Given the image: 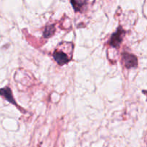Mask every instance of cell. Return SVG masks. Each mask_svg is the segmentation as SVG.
Segmentation results:
<instances>
[{"mask_svg":"<svg viewBox=\"0 0 147 147\" xmlns=\"http://www.w3.org/2000/svg\"><path fill=\"white\" fill-rule=\"evenodd\" d=\"M70 55L71 53H65L62 49H57L53 53V57L60 65H63L71 60Z\"/></svg>","mask_w":147,"mask_h":147,"instance_id":"obj_1","label":"cell"},{"mask_svg":"<svg viewBox=\"0 0 147 147\" xmlns=\"http://www.w3.org/2000/svg\"><path fill=\"white\" fill-rule=\"evenodd\" d=\"M125 35V31L119 27L116 32L111 35L110 40V45L113 47H118L120 46L121 43L123 41V38Z\"/></svg>","mask_w":147,"mask_h":147,"instance_id":"obj_2","label":"cell"},{"mask_svg":"<svg viewBox=\"0 0 147 147\" xmlns=\"http://www.w3.org/2000/svg\"><path fill=\"white\" fill-rule=\"evenodd\" d=\"M122 61L125 67L127 68L136 67L138 64L136 56L128 53H123L122 54Z\"/></svg>","mask_w":147,"mask_h":147,"instance_id":"obj_3","label":"cell"},{"mask_svg":"<svg viewBox=\"0 0 147 147\" xmlns=\"http://www.w3.org/2000/svg\"><path fill=\"white\" fill-rule=\"evenodd\" d=\"M0 95L2 96L6 100H8L11 103H13L14 105H16V101L14 99L11 93V89L9 88H4L0 89Z\"/></svg>","mask_w":147,"mask_h":147,"instance_id":"obj_4","label":"cell"},{"mask_svg":"<svg viewBox=\"0 0 147 147\" xmlns=\"http://www.w3.org/2000/svg\"><path fill=\"white\" fill-rule=\"evenodd\" d=\"M70 1L76 11H81L82 9L87 4V0H70Z\"/></svg>","mask_w":147,"mask_h":147,"instance_id":"obj_5","label":"cell"},{"mask_svg":"<svg viewBox=\"0 0 147 147\" xmlns=\"http://www.w3.org/2000/svg\"><path fill=\"white\" fill-rule=\"evenodd\" d=\"M55 27L54 25H50V27H47L45 30L44 36L45 37H50L54 34L55 32Z\"/></svg>","mask_w":147,"mask_h":147,"instance_id":"obj_6","label":"cell"}]
</instances>
